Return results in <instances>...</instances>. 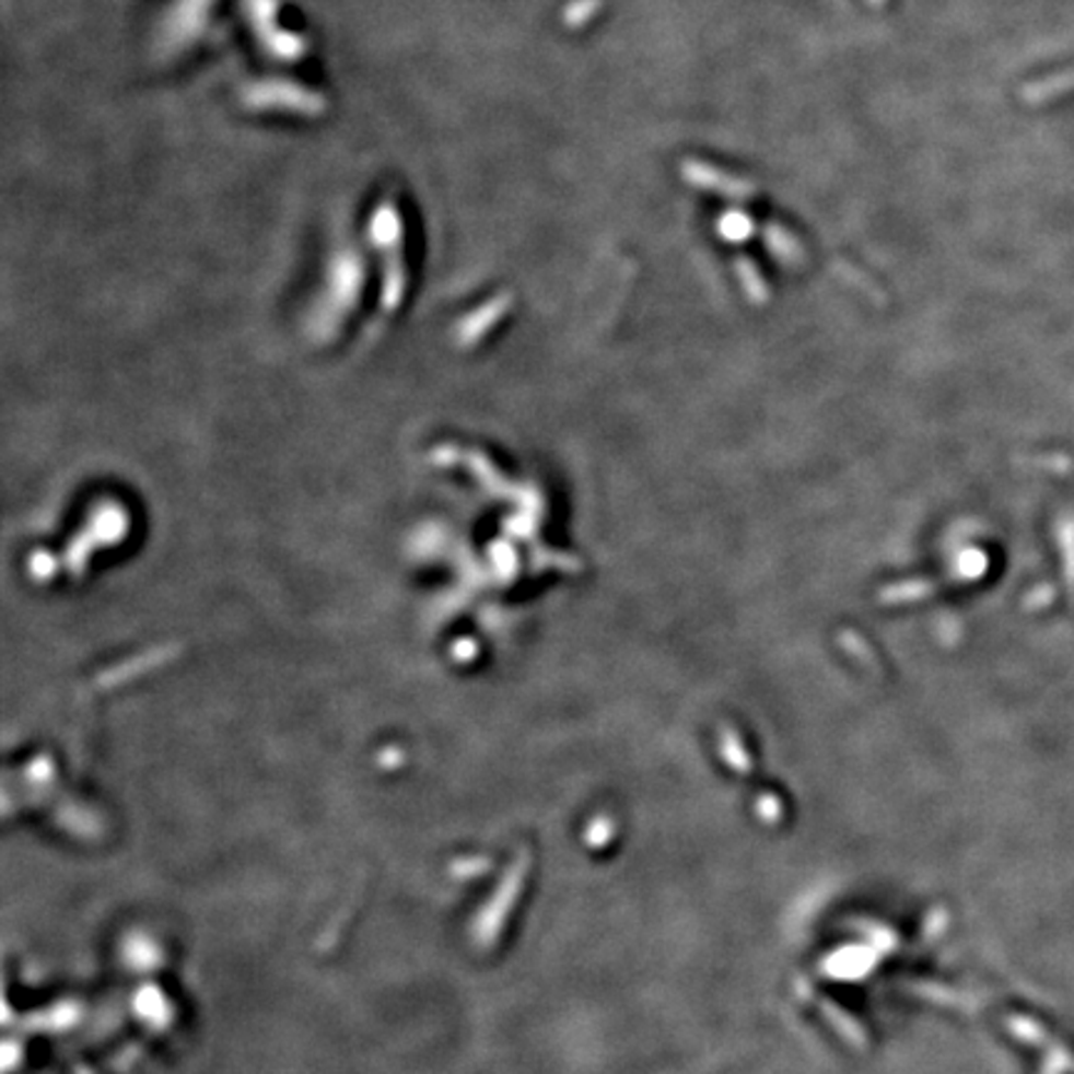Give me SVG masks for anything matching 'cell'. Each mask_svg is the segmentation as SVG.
Here are the masks:
<instances>
[{
  "label": "cell",
  "mask_w": 1074,
  "mask_h": 1074,
  "mask_svg": "<svg viewBox=\"0 0 1074 1074\" xmlns=\"http://www.w3.org/2000/svg\"><path fill=\"white\" fill-rule=\"evenodd\" d=\"M681 177H685L689 185L707 189V192L724 195L729 199H749L751 195H757V185H754L751 179L732 175V172L707 165V162L694 157L681 162Z\"/></svg>",
  "instance_id": "1"
},
{
  "label": "cell",
  "mask_w": 1074,
  "mask_h": 1074,
  "mask_svg": "<svg viewBox=\"0 0 1074 1074\" xmlns=\"http://www.w3.org/2000/svg\"><path fill=\"white\" fill-rule=\"evenodd\" d=\"M763 242H767V247L773 254H779V257H784L786 261H798L801 257H804V247H801V242L789 230H784L781 224L763 226Z\"/></svg>",
  "instance_id": "2"
},
{
  "label": "cell",
  "mask_w": 1074,
  "mask_h": 1074,
  "mask_svg": "<svg viewBox=\"0 0 1074 1074\" xmlns=\"http://www.w3.org/2000/svg\"><path fill=\"white\" fill-rule=\"evenodd\" d=\"M719 232H722L726 242H746L754 232V222L746 212H736V209H732V212H726L722 217V222H719Z\"/></svg>",
  "instance_id": "3"
},
{
  "label": "cell",
  "mask_w": 1074,
  "mask_h": 1074,
  "mask_svg": "<svg viewBox=\"0 0 1074 1074\" xmlns=\"http://www.w3.org/2000/svg\"><path fill=\"white\" fill-rule=\"evenodd\" d=\"M599 11H603V0H575V3L568 8L565 21L570 28H580V25H585L589 17L597 15Z\"/></svg>",
  "instance_id": "4"
},
{
  "label": "cell",
  "mask_w": 1074,
  "mask_h": 1074,
  "mask_svg": "<svg viewBox=\"0 0 1074 1074\" xmlns=\"http://www.w3.org/2000/svg\"><path fill=\"white\" fill-rule=\"evenodd\" d=\"M868 3H871V5H876V8H880L883 3H886V0H868Z\"/></svg>",
  "instance_id": "5"
}]
</instances>
